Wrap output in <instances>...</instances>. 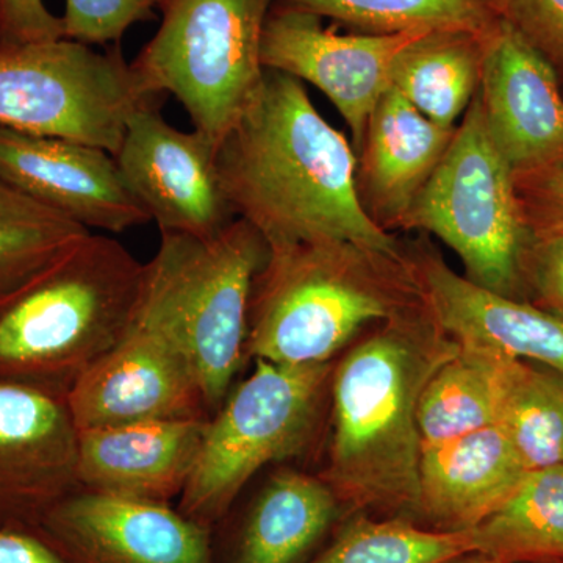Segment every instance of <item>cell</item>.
Returning a JSON list of instances; mask_svg holds the SVG:
<instances>
[{
  "label": "cell",
  "instance_id": "29",
  "mask_svg": "<svg viewBox=\"0 0 563 563\" xmlns=\"http://www.w3.org/2000/svg\"><path fill=\"white\" fill-rule=\"evenodd\" d=\"M157 0H66L63 38L87 46H118L139 22L155 18Z\"/></svg>",
  "mask_w": 563,
  "mask_h": 563
},
{
  "label": "cell",
  "instance_id": "17",
  "mask_svg": "<svg viewBox=\"0 0 563 563\" xmlns=\"http://www.w3.org/2000/svg\"><path fill=\"white\" fill-rule=\"evenodd\" d=\"M207 421L152 420L79 431V488L155 504L180 498L198 461Z\"/></svg>",
  "mask_w": 563,
  "mask_h": 563
},
{
  "label": "cell",
  "instance_id": "32",
  "mask_svg": "<svg viewBox=\"0 0 563 563\" xmlns=\"http://www.w3.org/2000/svg\"><path fill=\"white\" fill-rule=\"evenodd\" d=\"M526 295L536 306L563 318V235L532 239L523 265Z\"/></svg>",
  "mask_w": 563,
  "mask_h": 563
},
{
  "label": "cell",
  "instance_id": "22",
  "mask_svg": "<svg viewBox=\"0 0 563 563\" xmlns=\"http://www.w3.org/2000/svg\"><path fill=\"white\" fill-rule=\"evenodd\" d=\"M488 38L468 31H429L398 55L391 88L442 128H455L479 91Z\"/></svg>",
  "mask_w": 563,
  "mask_h": 563
},
{
  "label": "cell",
  "instance_id": "10",
  "mask_svg": "<svg viewBox=\"0 0 563 563\" xmlns=\"http://www.w3.org/2000/svg\"><path fill=\"white\" fill-rule=\"evenodd\" d=\"M125 187L161 233L210 239L239 220L217 166V146L179 131L158 107L132 114L113 155Z\"/></svg>",
  "mask_w": 563,
  "mask_h": 563
},
{
  "label": "cell",
  "instance_id": "1",
  "mask_svg": "<svg viewBox=\"0 0 563 563\" xmlns=\"http://www.w3.org/2000/svg\"><path fill=\"white\" fill-rule=\"evenodd\" d=\"M217 166L236 217L269 247L347 242L406 254L407 246L363 211L357 152L296 77L265 69L257 95L218 144Z\"/></svg>",
  "mask_w": 563,
  "mask_h": 563
},
{
  "label": "cell",
  "instance_id": "24",
  "mask_svg": "<svg viewBox=\"0 0 563 563\" xmlns=\"http://www.w3.org/2000/svg\"><path fill=\"white\" fill-rule=\"evenodd\" d=\"M503 355L461 344L457 354L440 366L418 404L422 446L451 442L496 426Z\"/></svg>",
  "mask_w": 563,
  "mask_h": 563
},
{
  "label": "cell",
  "instance_id": "16",
  "mask_svg": "<svg viewBox=\"0 0 563 563\" xmlns=\"http://www.w3.org/2000/svg\"><path fill=\"white\" fill-rule=\"evenodd\" d=\"M477 96L493 143L514 177L563 165L562 81L506 22L485 44Z\"/></svg>",
  "mask_w": 563,
  "mask_h": 563
},
{
  "label": "cell",
  "instance_id": "14",
  "mask_svg": "<svg viewBox=\"0 0 563 563\" xmlns=\"http://www.w3.org/2000/svg\"><path fill=\"white\" fill-rule=\"evenodd\" d=\"M77 439L66 398L0 380V526L36 531L79 488Z\"/></svg>",
  "mask_w": 563,
  "mask_h": 563
},
{
  "label": "cell",
  "instance_id": "2",
  "mask_svg": "<svg viewBox=\"0 0 563 563\" xmlns=\"http://www.w3.org/2000/svg\"><path fill=\"white\" fill-rule=\"evenodd\" d=\"M461 350L432 307L380 322L333 365L324 481L340 503L417 514L422 390Z\"/></svg>",
  "mask_w": 563,
  "mask_h": 563
},
{
  "label": "cell",
  "instance_id": "33",
  "mask_svg": "<svg viewBox=\"0 0 563 563\" xmlns=\"http://www.w3.org/2000/svg\"><path fill=\"white\" fill-rule=\"evenodd\" d=\"M60 38L62 18L44 0H0V51Z\"/></svg>",
  "mask_w": 563,
  "mask_h": 563
},
{
  "label": "cell",
  "instance_id": "12",
  "mask_svg": "<svg viewBox=\"0 0 563 563\" xmlns=\"http://www.w3.org/2000/svg\"><path fill=\"white\" fill-rule=\"evenodd\" d=\"M77 429L152 420H209L198 374L162 333L133 320L120 342L69 391Z\"/></svg>",
  "mask_w": 563,
  "mask_h": 563
},
{
  "label": "cell",
  "instance_id": "5",
  "mask_svg": "<svg viewBox=\"0 0 563 563\" xmlns=\"http://www.w3.org/2000/svg\"><path fill=\"white\" fill-rule=\"evenodd\" d=\"M161 235L154 257L143 263L132 318L184 352L213 415L246 362L252 285L268 243L242 218L210 239Z\"/></svg>",
  "mask_w": 563,
  "mask_h": 563
},
{
  "label": "cell",
  "instance_id": "20",
  "mask_svg": "<svg viewBox=\"0 0 563 563\" xmlns=\"http://www.w3.org/2000/svg\"><path fill=\"white\" fill-rule=\"evenodd\" d=\"M528 473L496 426L422 446L417 514L439 531H470L495 514Z\"/></svg>",
  "mask_w": 563,
  "mask_h": 563
},
{
  "label": "cell",
  "instance_id": "15",
  "mask_svg": "<svg viewBox=\"0 0 563 563\" xmlns=\"http://www.w3.org/2000/svg\"><path fill=\"white\" fill-rule=\"evenodd\" d=\"M0 177L81 228L121 233L151 221L110 152L0 128Z\"/></svg>",
  "mask_w": 563,
  "mask_h": 563
},
{
  "label": "cell",
  "instance_id": "6",
  "mask_svg": "<svg viewBox=\"0 0 563 563\" xmlns=\"http://www.w3.org/2000/svg\"><path fill=\"white\" fill-rule=\"evenodd\" d=\"M401 231L439 236L465 266V279L526 301L523 265L532 242L512 169L493 143L479 96L457 124L431 179L415 198Z\"/></svg>",
  "mask_w": 563,
  "mask_h": 563
},
{
  "label": "cell",
  "instance_id": "30",
  "mask_svg": "<svg viewBox=\"0 0 563 563\" xmlns=\"http://www.w3.org/2000/svg\"><path fill=\"white\" fill-rule=\"evenodd\" d=\"M553 66L563 84V0H483Z\"/></svg>",
  "mask_w": 563,
  "mask_h": 563
},
{
  "label": "cell",
  "instance_id": "11",
  "mask_svg": "<svg viewBox=\"0 0 563 563\" xmlns=\"http://www.w3.org/2000/svg\"><path fill=\"white\" fill-rule=\"evenodd\" d=\"M429 31L366 35L324 27L322 18L274 2L262 36V65L328 96L361 147L372 111L391 88L396 58Z\"/></svg>",
  "mask_w": 563,
  "mask_h": 563
},
{
  "label": "cell",
  "instance_id": "13",
  "mask_svg": "<svg viewBox=\"0 0 563 563\" xmlns=\"http://www.w3.org/2000/svg\"><path fill=\"white\" fill-rule=\"evenodd\" d=\"M209 529L169 504L77 488L35 532L65 563H211Z\"/></svg>",
  "mask_w": 563,
  "mask_h": 563
},
{
  "label": "cell",
  "instance_id": "25",
  "mask_svg": "<svg viewBox=\"0 0 563 563\" xmlns=\"http://www.w3.org/2000/svg\"><path fill=\"white\" fill-rule=\"evenodd\" d=\"M528 472L563 463V376L503 355L498 417Z\"/></svg>",
  "mask_w": 563,
  "mask_h": 563
},
{
  "label": "cell",
  "instance_id": "26",
  "mask_svg": "<svg viewBox=\"0 0 563 563\" xmlns=\"http://www.w3.org/2000/svg\"><path fill=\"white\" fill-rule=\"evenodd\" d=\"M366 35L468 31L490 38L501 20L483 0H276Z\"/></svg>",
  "mask_w": 563,
  "mask_h": 563
},
{
  "label": "cell",
  "instance_id": "35",
  "mask_svg": "<svg viewBox=\"0 0 563 563\" xmlns=\"http://www.w3.org/2000/svg\"><path fill=\"white\" fill-rule=\"evenodd\" d=\"M444 563H498L493 561V559L487 558V555L481 553H470L465 555H461V558H455L453 561H448Z\"/></svg>",
  "mask_w": 563,
  "mask_h": 563
},
{
  "label": "cell",
  "instance_id": "19",
  "mask_svg": "<svg viewBox=\"0 0 563 563\" xmlns=\"http://www.w3.org/2000/svg\"><path fill=\"white\" fill-rule=\"evenodd\" d=\"M455 128H442L390 88L376 103L357 151L355 190L374 224L391 233L431 179Z\"/></svg>",
  "mask_w": 563,
  "mask_h": 563
},
{
  "label": "cell",
  "instance_id": "7",
  "mask_svg": "<svg viewBox=\"0 0 563 563\" xmlns=\"http://www.w3.org/2000/svg\"><path fill=\"white\" fill-rule=\"evenodd\" d=\"M209 421L179 512L210 528L265 466L306 453L320 428L333 363L254 361Z\"/></svg>",
  "mask_w": 563,
  "mask_h": 563
},
{
  "label": "cell",
  "instance_id": "34",
  "mask_svg": "<svg viewBox=\"0 0 563 563\" xmlns=\"http://www.w3.org/2000/svg\"><path fill=\"white\" fill-rule=\"evenodd\" d=\"M0 563H65L40 533L0 526Z\"/></svg>",
  "mask_w": 563,
  "mask_h": 563
},
{
  "label": "cell",
  "instance_id": "28",
  "mask_svg": "<svg viewBox=\"0 0 563 563\" xmlns=\"http://www.w3.org/2000/svg\"><path fill=\"white\" fill-rule=\"evenodd\" d=\"M474 553L468 531L422 529L404 520L355 518L310 563H444Z\"/></svg>",
  "mask_w": 563,
  "mask_h": 563
},
{
  "label": "cell",
  "instance_id": "4",
  "mask_svg": "<svg viewBox=\"0 0 563 563\" xmlns=\"http://www.w3.org/2000/svg\"><path fill=\"white\" fill-rule=\"evenodd\" d=\"M141 277L124 244L91 232L0 291V380L68 398L128 331Z\"/></svg>",
  "mask_w": 563,
  "mask_h": 563
},
{
  "label": "cell",
  "instance_id": "3",
  "mask_svg": "<svg viewBox=\"0 0 563 563\" xmlns=\"http://www.w3.org/2000/svg\"><path fill=\"white\" fill-rule=\"evenodd\" d=\"M429 306L409 246L401 255L347 242L273 246L252 285L246 361L332 362L366 325Z\"/></svg>",
  "mask_w": 563,
  "mask_h": 563
},
{
  "label": "cell",
  "instance_id": "27",
  "mask_svg": "<svg viewBox=\"0 0 563 563\" xmlns=\"http://www.w3.org/2000/svg\"><path fill=\"white\" fill-rule=\"evenodd\" d=\"M88 233L0 177V291L21 284Z\"/></svg>",
  "mask_w": 563,
  "mask_h": 563
},
{
  "label": "cell",
  "instance_id": "31",
  "mask_svg": "<svg viewBox=\"0 0 563 563\" xmlns=\"http://www.w3.org/2000/svg\"><path fill=\"white\" fill-rule=\"evenodd\" d=\"M514 179L532 239L563 235V165Z\"/></svg>",
  "mask_w": 563,
  "mask_h": 563
},
{
  "label": "cell",
  "instance_id": "8",
  "mask_svg": "<svg viewBox=\"0 0 563 563\" xmlns=\"http://www.w3.org/2000/svg\"><path fill=\"white\" fill-rule=\"evenodd\" d=\"M274 2L161 0V27L132 62L217 147L261 88L263 29Z\"/></svg>",
  "mask_w": 563,
  "mask_h": 563
},
{
  "label": "cell",
  "instance_id": "21",
  "mask_svg": "<svg viewBox=\"0 0 563 563\" xmlns=\"http://www.w3.org/2000/svg\"><path fill=\"white\" fill-rule=\"evenodd\" d=\"M339 506L321 476L282 470L255 499L235 563H301L335 521Z\"/></svg>",
  "mask_w": 563,
  "mask_h": 563
},
{
  "label": "cell",
  "instance_id": "23",
  "mask_svg": "<svg viewBox=\"0 0 563 563\" xmlns=\"http://www.w3.org/2000/svg\"><path fill=\"white\" fill-rule=\"evenodd\" d=\"M468 532L474 553L498 563H563V463L526 474L514 495Z\"/></svg>",
  "mask_w": 563,
  "mask_h": 563
},
{
  "label": "cell",
  "instance_id": "18",
  "mask_svg": "<svg viewBox=\"0 0 563 563\" xmlns=\"http://www.w3.org/2000/svg\"><path fill=\"white\" fill-rule=\"evenodd\" d=\"M409 247L432 312L454 340L517 361L542 363L563 376L562 317L477 287L451 269L431 244Z\"/></svg>",
  "mask_w": 563,
  "mask_h": 563
},
{
  "label": "cell",
  "instance_id": "9",
  "mask_svg": "<svg viewBox=\"0 0 563 563\" xmlns=\"http://www.w3.org/2000/svg\"><path fill=\"white\" fill-rule=\"evenodd\" d=\"M168 96L152 90L121 46L96 51L66 38L0 51V128L57 136L117 154L135 111Z\"/></svg>",
  "mask_w": 563,
  "mask_h": 563
},
{
  "label": "cell",
  "instance_id": "36",
  "mask_svg": "<svg viewBox=\"0 0 563 563\" xmlns=\"http://www.w3.org/2000/svg\"><path fill=\"white\" fill-rule=\"evenodd\" d=\"M158 2H161V0H157V5H158Z\"/></svg>",
  "mask_w": 563,
  "mask_h": 563
}]
</instances>
